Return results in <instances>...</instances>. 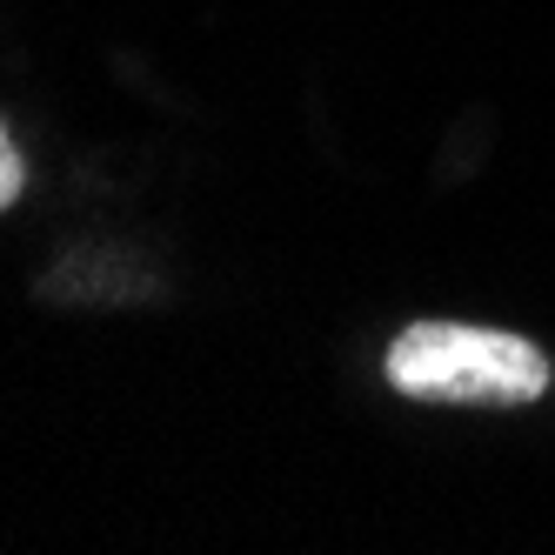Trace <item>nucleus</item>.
<instances>
[{"label":"nucleus","instance_id":"nucleus-1","mask_svg":"<svg viewBox=\"0 0 555 555\" xmlns=\"http://www.w3.org/2000/svg\"><path fill=\"white\" fill-rule=\"evenodd\" d=\"M388 382L415 402H462V409H522L548 388L542 348L502 328L468 322H415L388 348Z\"/></svg>","mask_w":555,"mask_h":555},{"label":"nucleus","instance_id":"nucleus-2","mask_svg":"<svg viewBox=\"0 0 555 555\" xmlns=\"http://www.w3.org/2000/svg\"><path fill=\"white\" fill-rule=\"evenodd\" d=\"M21 181H27V168H21V154H14L8 128H0V208H14V194H21Z\"/></svg>","mask_w":555,"mask_h":555}]
</instances>
